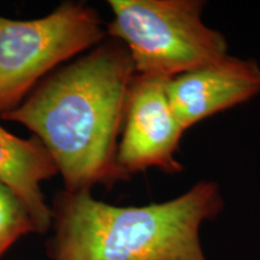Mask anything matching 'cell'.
Segmentation results:
<instances>
[{
	"label": "cell",
	"mask_w": 260,
	"mask_h": 260,
	"mask_svg": "<svg viewBox=\"0 0 260 260\" xmlns=\"http://www.w3.org/2000/svg\"><path fill=\"white\" fill-rule=\"evenodd\" d=\"M106 35L128 50L135 74L171 80L222 60L228 44L207 27L200 0H110Z\"/></svg>",
	"instance_id": "obj_3"
},
{
	"label": "cell",
	"mask_w": 260,
	"mask_h": 260,
	"mask_svg": "<svg viewBox=\"0 0 260 260\" xmlns=\"http://www.w3.org/2000/svg\"><path fill=\"white\" fill-rule=\"evenodd\" d=\"M135 75L122 42L106 39L48 75L3 121L30 130L53 159L68 191L112 187L128 90Z\"/></svg>",
	"instance_id": "obj_1"
},
{
	"label": "cell",
	"mask_w": 260,
	"mask_h": 260,
	"mask_svg": "<svg viewBox=\"0 0 260 260\" xmlns=\"http://www.w3.org/2000/svg\"><path fill=\"white\" fill-rule=\"evenodd\" d=\"M223 206L212 181L144 206H116L96 200L92 190L63 189L51 207L48 260H207L200 226Z\"/></svg>",
	"instance_id": "obj_2"
},
{
	"label": "cell",
	"mask_w": 260,
	"mask_h": 260,
	"mask_svg": "<svg viewBox=\"0 0 260 260\" xmlns=\"http://www.w3.org/2000/svg\"><path fill=\"white\" fill-rule=\"evenodd\" d=\"M57 175L53 159L37 136L18 138L0 125V182L25 205L39 234L52 226V210L45 199L42 183Z\"/></svg>",
	"instance_id": "obj_7"
},
{
	"label": "cell",
	"mask_w": 260,
	"mask_h": 260,
	"mask_svg": "<svg viewBox=\"0 0 260 260\" xmlns=\"http://www.w3.org/2000/svg\"><path fill=\"white\" fill-rule=\"evenodd\" d=\"M106 40L98 11L64 2L35 19L0 15V117L18 107L42 80Z\"/></svg>",
	"instance_id": "obj_4"
},
{
	"label": "cell",
	"mask_w": 260,
	"mask_h": 260,
	"mask_svg": "<svg viewBox=\"0 0 260 260\" xmlns=\"http://www.w3.org/2000/svg\"><path fill=\"white\" fill-rule=\"evenodd\" d=\"M168 95L187 130L260 93V67L253 59L226 56L217 63L169 80Z\"/></svg>",
	"instance_id": "obj_6"
},
{
	"label": "cell",
	"mask_w": 260,
	"mask_h": 260,
	"mask_svg": "<svg viewBox=\"0 0 260 260\" xmlns=\"http://www.w3.org/2000/svg\"><path fill=\"white\" fill-rule=\"evenodd\" d=\"M38 233L25 205L3 182H0V260L18 240Z\"/></svg>",
	"instance_id": "obj_8"
},
{
	"label": "cell",
	"mask_w": 260,
	"mask_h": 260,
	"mask_svg": "<svg viewBox=\"0 0 260 260\" xmlns=\"http://www.w3.org/2000/svg\"><path fill=\"white\" fill-rule=\"evenodd\" d=\"M168 81L135 74L130 83L117 148V165L126 180L152 168L183 170L176 153L186 130L171 106Z\"/></svg>",
	"instance_id": "obj_5"
}]
</instances>
